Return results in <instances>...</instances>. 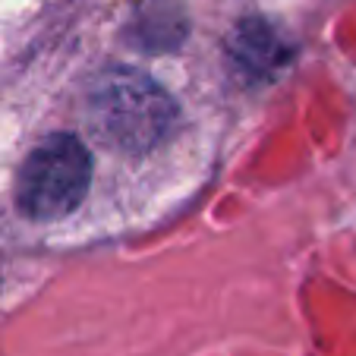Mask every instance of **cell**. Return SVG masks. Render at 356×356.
I'll list each match as a JSON object with an SVG mask.
<instances>
[{
	"mask_svg": "<svg viewBox=\"0 0 356 356\" xmlns=\"http://www.w3.org/2000/svg\"><path fill=\"white\" fill-rule=\"evenodd\" d=\"M92 183V155L76 136L57 133L26 158L16 183L19 209L32 221H57L86 199Z\"/></svg>",
	"mask_w": 356,
	"mask_h": 356,
	"instance_id": "1",
	"label": "cell"
},
{
	"mask_svg": "<svg viewBox=\"0 0 356 356\" xmlns=\"http://www.w3.org/2000/svg\"><path fill=\"white\" fill-rule=\"evenodd\" d=\"M95 108L104 123L101 129L120 145L133 139L148 142L158 127H164V114H168V104L158 95V88L136 76L120 79L111 92L101 95V101H95Z\"/></svg>",
	"mask_w": 356,
	"mask_h": 356,
	"instance_id": "2",
	"label": "cell"
}]
</instances>
